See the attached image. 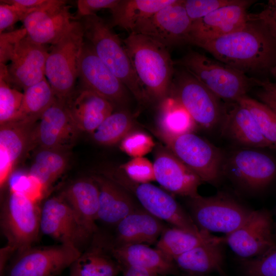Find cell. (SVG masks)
Segmentation results:
<instances>
[{
	"instance_id": "obj_1",
	"label": "cell",
	"mask_w": 276,
	"mask_h": 276,
	"mask_svg": "<svg viewBox=\"0 0 276 276\" xmlns=\"http://www.w3.org/2000/svg\"><path fill=\"white\" fill-rule=\"evenodd\" d=\"M197 46L246 75L274 77L276 73V30L257 13H249L239 30Z\"/></svg>"
},
{
	"instance_id": "obj_2",
	"label": "cell",
	"mask_w": 276,
	"mask_h": 276,
	"mask_svg": "<svg viewBox=\"0 0 276 276\" xmlns=\"http://www.w3.org/2000/svg\"><path fill=\"white\" fill-rule=\"evenodd\" d=\"M123 43L138 81L148 100L161 102L169 96L174 74L167 48L142 34L131 32Z\"/></svg>"
},
{
	"instance_id": "obj_3",
	"label": "cell",
	"mask_w": 276,
	"mask_h": 276,
	"mask_svg": "<svg viewBox=\"0 0 276 276\" xmlns=\"http://www.w3.org/2000/svg\"><path fill=\"white\" fill-rule=\"evenodd\" d=\"M81 22L84 38L100 59L139 101L148 100L118 36L96 14L83 17Z\"/></svg>"
},
{
	"instance_id": "obj_4",
	"label": "cell",
	"mask_w": 276,
	"mask_h": 276,
	"mask_svg": "<svg viewBox=\"0 0 276 276\" xmlns=\"http://www.w3.org/2000/svg\"><path fill=\"white\" fill-rule=\"evenodd\" d=\"M174 62L227 103L237 102L256 85V78L198 52L190 51Z\"/></svg>"
},
{
	"instance_id": "obj_5",
	"label": "cell",
	"mask_w": 276,
	"mask_h": 276,
	"mask_svg": "<svg viewBox=\"0 0 276 276\" xmlns=\"http://www.w3.org/2000/svg\"><path fill=\"white\" fill-rule=\"evenodd\" d=\"M40 210L36 201L24 191L12 188L1 213L6 245L20 253L31 247L40 231Z\"/></svg>"
},
{
	"instance_id": "obj_6",
	"label": "cell",
	"mask_w": 276,
	"mask_h": 276,
	"mask_svg": "<svg viewBox=\"0 0 276 276\" xmlns=\"http://www.w3.org/2000/svg\"><path fill=\"white\" fill-rule=\"evenodd\" d=\"M103 175L133 195L143 209L174 227L193 233L201 231L188 214L168 193L149 182L140 183L130 179L120 169L105 171Z\"/></svg>"
},
{
	"instance_id": "obj_7",
	"label": "cell",
	"mask_w": 276,
	"mask_h": 276,
	"mask_svg": "<svg viewBox=\"0 0 276 276\" xmlns=\"http://www.w3.org/2000/svg\"><path fill=\"white\" fill-rule=\"evenodd\" d=\"M81 21L52 45L45 64V76L56 97L65 101L74 92L78 78V61L84 42Z\"/></svg>"
},
{
	"instance_id": "obj_8",
	"label": "cell",
	"mask_w": 276,
	"mask_h": 276,
	"mask_svg": "<svg viewBox=\"0 0 276 276\" xmlns=\"http://www.w3.org/2000/svg\"><path fill=\"white\" fill-rule=\"evenodd\" d=\"M189 207L190 216L200 230L225 235L242 225L254 211L222 193L189 198Z\"/></svg>"
},
{
	"instance_id": "obj_9",
	"label": "cell",
	"mask_w": 276,
	"mask_h": 276,
	"mask_svg": "<svg viewBox=\"0 0 276 276\" xmlns=\"http://www.w3.org/2000/svg\"><path fill=\"white\" fill-rule=\"evenodd\" d=\"M158 133L167 148L202 181L212 184L219 182L224 161L219 148L192 132L175 136Z\"/></svg>"
},
{
	"instance_id": "obj_10",
	"label": "cell",
	"mask_w": 276,
	"mask_h": 276,
	"mask_svg": "<svg viewBox=\"0 0 276 276\" xmlns=\"http://www.w3.org/2000/svg\"><path fill=\"white\" fill-rule=\"evenodd\" d=\"M170 94L196 124L211 129L220 123L224 107L221 100L185 70L174 72Z\"/></svg>"
},
{
	"instance_id": "obj_11",
	"label": "cell",
	"mask_w": 276,
	"mask_h": 276,
	"mask_svg": "<svg viewBox=\"0 0 276 276\" xmlns=\"http://www.w3.org/2000/svg\"><path fill=\"white\" fill-rule=\"evenodd\" d=\"M74 246L31 247L20 253L8 267L7 276H57L80 256Z\"/></svg>"
},
{
	"instance_id": "obj_12",
	"label": "cell",
	"mask_w": 276,
	"mask_h": 276,
	"mask_svg": "<svg viewBox=\"0 0 276 276\" xmlns=\"http://www.w3.org/2000/svg\"><path fill=\"white\" fill-rule=\"evenodd\" d=\"M40 231L60 244L80 249L93 233L60 196H54L44 202L40 210Z\"/></svg>"
},
{
	"instance_id": "obj_13",
	"label": "cell",
	"mask_w": 276,
	"mask_h": 276,
	"mask_svg": "<svg viewBox=\"0 0 276 276\" xmlns=\"http://www.w3.org/2000/svg\"><path fill=\"white\" fill-rule=\"evenodd\" d=\"M222 172L243 188L259 191L276 177V161L261 151L245 148L235 151L224 161Z\"/></svg>"
},
{
	"instance_id": "obj_14",
	"label": "cell",
	"mask_w": 276,
	"mask_h": 276,
	"mask_svg": "<svg viewBox=\"0 0 276 276\" xmlns=\"http://www.w3.org/2000/svg\"><path fill=\"white\" fill-rule=\"evenodd\" d=\"M80 132L70 114L65 101L56 98L36 123L31 145L35 143L40 148L66 152L74 146Z\"/></svg>"
},
{
	"instance_id": "obj_15",
	"label": "cell",
	"mask_w": 276,
	"mask_h": 276,
	"mask_svg": "<svg viewBox=\"0 0 276 276\" xmlns=\"http://www.w3.org/2000/svg\"><path fill=\"white\" fill-rule=\"evenodd\" d=\"M49 52L27 35L16 46L10 64L0 63V78L10 84L22 88L41 81L45 76V64Z\"/></svg>"
},
{
	"instance_id": "obj_16",
	"label": "cell",
	"mask_w": 276,
	"mask_h": 276,
	"mask_svg": "<svg viewBox=\"0 0 276 276\" xmlns=\"http://www.w3.org/2000/svg\"><path fill=\"white\" fill-rule=\"evenodd\" d=\"M224 241L242 260L265 252L276 244L270 213L265 210H254L242 225L225 235Z\"/></svg>"
},
{
	"instance_id": "obj_17",
	"label": "cell",
	"mask_w": 276,
	"mask_h": 276,
	"mask_svg": "<svg viewBox=\"0 0 276 276\" xmlns=\"http://www.w3.org/2000/svg\"><path fill=\"white\" fill-rule=\"evenodd\" d=\"M78 78L82 88L98 94L113 104H123L127 101V88L86 42L79 58Z\"/></svg>"
},
{
	"instance_id": "obj_18",
	"label": "cell",
	"mask_w": 276,
	"mask_h": 276,
	"mask_svg": "<svg viewBox=\"0 0 276 276\" xmlns=\"http://www.w3.org/2000/svg\"><path fill=\"white\" fill-rule=\"evenodd\" d=\"M75 21L66 2L62 0H49L45 5L22 20L27 36L34 42L44 45L55 44Z\"/></svg>"
},
{
	"instance_id": "obj_19",
	"label": "cell",
	"mask_w": 276,
	"mask_h": 276,
	"mask_svg": "<svg viewBox=\"0 0 276 276\" xmlns=\"http://www.w3.org/2000/svg\"><path fill=\"white\" fill-rule=\"evenodd\" d=\"M192 24L183 1L176 0L142 22L133 32L146 35L168 48L188 43Z\"/></svg>"
},
{
	"instance_id": "obj_20",
	"label": "cell",
	"mask_w": 276,
	"mask_h": 276,
	"mask_svg": "<svg viewBox=\"0 0 276 276\" xmlns=\"http://www.w3.org/2000/svg\"><path fill=\"white\" fill-rule=\"evenodd\" d=\"M254 2L239 0L235 4L221 7L193 22L188 43L197 46L242 28L248 20L247 9Z\"/></svg>"
},
{
	"instance_id": "obj_21",
	"label": "cell",
	"mask_w": 276,
	"mask_h": 276,
	"mask_svg": "<svg viewBox=\"0 0 276 276\" xmlns=\"http://www.w3.org/2000/svg\"><path fill=\"white\" fill-rule=\"evenodd\" d=\"M157 150L153 165L155 180L174 194L193 198L197 195L201 180L167 148Z\"/></svg>"
},
{
	"instance_id": "obj_22",
	"label": "cell",
	"mask_w": 276,
	"mask_h": 276,
	"mask_svg": "<svg viewBox=\"0 0 276 276\" xmlns=\"http://www.w3.org/2000/svg\"><path fill=\"white\" fill-rule=\"evenodd\" d=\"M65 103L72 118L81 132L91 134L113 110L111 102L82 88L77 92L74 91Z\"/></svg>"
},
{
	"instance_id": "obj_23",
	"label": "cell",
	"mask_w": 276,
	"mask_h": 276,
	"mask_svg": "<svg viewBox=\"0 0 276 276\" xmlns=\"http://www.w3.org/2000/svg\"><path fill=\"white\" fill-rule=\"evenodd\" d=\"M35 124L11 121L1 125V189L8 180L15 165L31 145L32 133Z\"/></svg>"
},
{
	"instance_id": "obj_24",
	"label": "cell",
	"mask_w": 276,
	"mask_h": 276,
	"mask_svg": "<svg viewBox=\"0 0 276 276\" xmlns=\"http://www.w3.org/2000/svg\"><path fill=\"white\" fill-rule=\"evenodd\" d=\"M224 107L221 122L222 133L245 148H269L250 112L238 102Z\"/></svg>"
},
{
	"instance_id": "obj_25",
	"label": "cell",
	"mask_w": 276,
	"mask_h": 276,
	"mask_svg": "<svg viewBox=\"0 0 276 276\" xmlns=\"http://www.w3.org/2000/svg\"><path fill=\"white\" fill-rule=\"evenodd\" d=\"M121 268L143 269L160 275L174 274L178 268L175 262L159 249L145 244L118 245L111 250Z\"/></svg>"
},
{
	"instance_id": "obj_26",
	"label": "cell",
	"mask_w": 276,
	"mask_h": 276,
	"mask_svg": "<svg viewBox=\"0 0 276 276\" xmlns=\"http://www.w3.org/2000/svg\"><path fill=\"white\" fill-rule=\"evenodd\" d=\"M92 177L99 190L98 220L116 226L136 209L130 194L120 186L103 175Z\"/></svg>"
},
{
	"instance_id": "obj_27",
	"label": "cell",
	"mask_w": 276,
	"mask_h": 276,
	"mask_svg": "<svg viewBox=\"0 0 276 276\" xmlns=\"http://www.w3.org/2000/svg\"><path fill=\"white\" fill-rule=\"evenodd\" d=\"M224 238L215 237L174 260L178 269L190 276H204L214 272L221 273L224 259Z\"/></svg>"
},
{
	"instance_id": "obj_28",
	"label": "cell",
	"mask_w": 276,
	"mask_h": 276,
	"mask_svg": "<svg viewBox=\"0 0 276 276\" xmlns=\"http://www.w3.org/2000/svg\"><path fill=\"white\" fill-rule=\"evenodd\" d=\"M93 234L97 227L99 190L93 177L81 178L69 185L60 195Z\"/></svg>"
},
{
	"instance_id": "obj_29",
	"label": "cell",
	"mask_w": 276,
	"mask_h": 276,
	"mask_svg": "<svg viewBox=\"0 0 276 276\" xmlns=\"http://www.w3.org/2000/svg\"><path fill=\"white\" fill-rule=\"evenodd\" d=\"M116 226L119 245L153 243L165 229L162 220L144 209H137Z\"/></svg>"
},
{
	"instance_id": "obj_30",
	"label": "cell",
	"mask_w": 276,
	"mask_h": 276,
	"mask_svg": "<svg viewBox=\"0 0 276 276\" xmlns=\"http://www.w3.org/2000/svg\"><path fill=\"white\" fill-rule=\"evenodd\" d=\"M176 0H119L111 10L112 24L133 32L144 21Z\"/></svg>"
},
{
	"instance_id": "obj_31",
	"label": "cell",
	"mask_w": 276,
	"mask_h": 276,
	"mask_svg": "<svg viewBox=\"0 0 276 276\" xmlns=\"http://www.w3.org/2000/svg\"><path fill=\"white\" fill-rule=\"evenodd\" d=\"M56 98L50 84L45 78L24 90L20 107L12 121L35 124L53 104Z\"/></svg>"
},
{
	"instance_id": "obj_32",
	"label": "cell",
	"mask_w": 276,
	"mask_h": 276,
	"mask_svg": "<svg viewBox=\"0 0 276 276\" xmlns=\"http://www.w3.org/2000/svg\"><path fill=\"white\" fill-rule=\"evenodd\" d=\"M215 237L204 231L196 233L173 226L164 229L157 241L156 248L174 261L178 256Z\"/></svg>"
},
{
	"instance_id": "obj_33",
	"label": "cell",
	"mask_w": 276,
	"mask_h": 276,
	"mask_svg": "<svg viewBox=\"0 0 276 276\" xmlns=\"http://www.w3.org/2000/svg\"><path fill=\"white\" fill-rule=\"evenodd\" d=\"M66 152L40 148L36 153L28 176L45 191L63 173L67 159Z\"/></svg>"
},
{
	"instance_id": "obj_34",
	"label": "cell",
	"mask_w": 276,
	"mask_h": 276,
	"mask_svg": "<svg viewBox=\"0 0 276 276\" xmlns=\"http://www.w3.org/2000/svg\"><path fill=\"white\" fill-rule=\"evenodd\" d=\"M158 124V133L175 136L192 132L196 123L178 101L168 96L160 103Z\"/></svg>"
},
{
	"instance_id": "obj_35",
	"label": "cell",
	"mask_w": 276,
	"mask_h": 276,
	"mask_svg": "<svg viewBox=\"0 0 276 276\" xmlns=\"http://www.w3.org/2000/svg\"><path fill=\"white\" fill-rule=\"evenodd\" d=\"M121 269L116 260L95 249L81 254L71 266L70 276H116Z\"/></svg>"
},
{
	"instance_id": "obj_36",
	"label": "cell",
	"mask_w": 276,
	"mask_h": 276,
	"mask_svg": "<svg viewBox=\"0 0 276 276\" xmlns=\"http://www.w3.org/2000/svg\"><path fill=\"white\" fill-rule=\"evenodd\" d=\"M133 122L129 113L125 111L113 112L92 133L93 138L99 144H115L131 132Z\"/></svg>"
},
{
	"instance_id": "obj_37",
	"label": "cell",
	"mask_w": 276,
	"mask_h": 276,
	"mask_svg": "<svg viewBox=\"0 0 276 276\" xmlns=\"http://www.w3.org/2000/svg\"><path fill=\"white\" fill-rule=\"evenodd\" d=\"M237 102L245 107L251 113L262 134L276 150V114L259 101L245 95Z\"/></svg>"
},
{
	"instance_id": "obj_38",
	"label": "cell",
	"mask_w": 276,
	"mask_h": 276,
	"mask_svg": "<svg viewBox=\"0 0 276 276\" xmlns=\"http://www.w3.org/2000/svg\"><path fill=\"white\" fill-rule=\"evenodd\" d=\"M24 93L0 78V125L13 120L22 103Z\"/></svg>"
},
{
	"instance_id": "obj_39",
	"label": "cell",
	"mask_w": 276,
	"mask_h": 276,
	"mask_svg": "<svg viewBox=\"0 0 276 276\" xmlns=\"http://www.w3.org/2000/svg\"><path fill=\"white\" fill-rule=\"evenodd\" d=\"M241 266L246 276H276V244L258 257L242 260Z\"/></svg>"
},
{
	"instance_id": "obj_40",
	"label": "cell",
	"mask_w": 276,
	"mask_h": 276,
	"mask_svg": "<svg viewBox=\"0 0 276 276\" xmlns=\"http://www.w3.org/2000/svg\"><path fill=\"white\" fill-rule=\"evenodd\" d=\"M152 137L141 131H131L121 142L120 147L126 154L133 157H143L154 148Z\"/></svg>"
},
{
	"instance_id": "obj_41",
	"label": "cell",
	"mask_w": 276,
	"mask_h": 276,
	"mask_svg": "<svg viewBox=\"0 0 276 276\" xmlns=\"http://www.w3.org/2000/svg\"><path fill=\"white\" fill-rule=\"evenodd\" d=\"M119 168L134 181L148 183L155 180L153 165L145 157H133Z\"/></svg>"
},
{
	"instance_id": "obj_42",
	"label": "cell",
	"mask_w": 276,
	"mask_h": 276,
	"mask_svg": "<svg viewBox=\"0 0 276 276\" xmlns=\"http://www.w3.org/2000/svg\"><path fill=\"white\" fill-rule=\"evenodd\" d=\"M239 0H184L183 5L192 21L194 22L221 7L235 4Z\"/></svg>"
},
{
	"instance_id": "obj_43",
	"label": "cell",
	"mask_w": 276,
	"mask_h": 276,
	"mask_svg": "<svg viewBox=\"0 0 276 276\" xmlns=\"http://www.w3.org/2000/svg\"><path fill=\"white\" fill-rule=\"evenodd\" d=\"M0 63L10 61L18 43L27 35V31L21 29L0 34Z\"/></svg>"
},
{
	"instance_id": "obj_44",
	"label": "cell",
	"mask_w": 276,
	"mask_h": 276,
	"mask_svg": "<svg viewBox=\"0 0 276 276\" xmlns=\"http://www.w3.org/2000/svg\"><path fill=\"white\" fill-rule=\"evenodd\" d=\"M259 89L257 96L261 102L270 108L276 114V81L268 79H256Z\"/></svg>"
},
{
	"instance_id": "obj_45",
	"label": "cell",
	"mask_w": 276,
	"mask_h": 276,
	"mask_svg": "<svg viewBox=\"0 0 276 276\" xmlns=\"http://www.w3.org/2000/svg\"><path fill=\"white\" fill-rule=\"evenodd\" d=\"M26 15L16 6L1 2L0 4V34L12 27L18 21H21Z\"/></svg>"
},
{
	"instance_id": "obj_46",
	"label": "cell",
	"mask_w": 276,
	"mask_h": 276,
	"mask_svg": "<svg viewBox=\"0 0 276 276\" xmlns=\"http://www.w3.org/2000/svg\"><path fill=\"white\" fill-rule=\"evenodd\" d=\"M119 0H78L77 4L78 16L84 17L96 14V11L102 9H112Z\"/></svg>"
},
{
	"instance_id": "obj_47",
	"label": "cell",
	"mask_w": 276,
	"mask_h": 276,
	"mask_svg": "<svg viewBox=\"0 0 276 276\" xmlns=\"http://www.w3.org/2000/svg\"><path fill=\"white\" fill-rule=\"evenodd\" d=\"M49 0H1V2L14 5L22 11L26 16L45 5Z\"/></svg>"
},
{
	"instance_id": "obj_48",
	"label": "cell",
	"mask_w": 276,
	"mask_h": 276,
	"mask_svg": "<svg viewBox=\"0 0 276 276\" xmlns=\"http://www.w3.org/2000/svg\"><path fill=\"white\" fill-rule=\"evenodd\" d=\"M259 12L276 30V0L269 1Z\"/></svg>"
},
{
	"instance_id": "obj_49",
	"label": "cell",
	"mask_w": 276,
	"mask_h": 276,
	"mask_svg": "<svg viewBox=\"0 0 276 276\" xmlns=\"http://www.w3.org/2000/svg\"><path fill=\"white\" fill-rule=\"evenodd\" d=\"M123 276H164L143 269L127 267H123Z\"/></svg>"
},
{
	"instance_id": "obj_50",
	"label": "cell",
	"mask_w": 276,
	"mask_h": 276,
	"mask_svg": "<svg viewBox=\"0 0 276 276\" xmlns=\"http://www.w3.org/2000/svg\"><path fill=\"white\" fill-rule=\"evenodd\" d=\"M273 78H274V79H276V73H275V75H274V77H273ZM275 81H276V80H275Z\"/></svg>"
}]
</instances>
